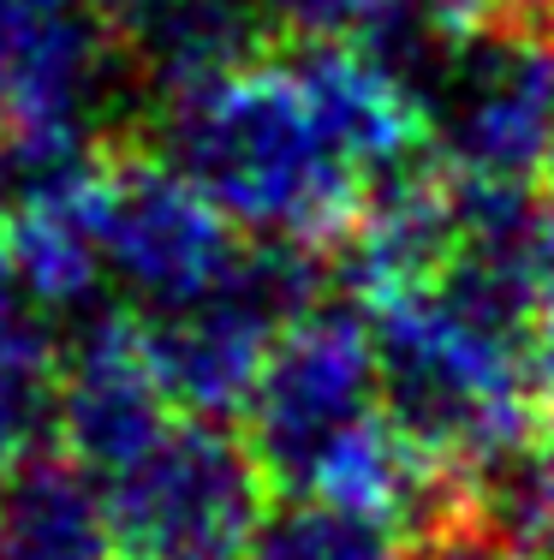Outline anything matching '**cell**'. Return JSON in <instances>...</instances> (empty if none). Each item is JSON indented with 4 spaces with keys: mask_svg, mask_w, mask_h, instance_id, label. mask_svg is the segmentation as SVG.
I'll use <instances>...</instances> for the list:
<instances>
[{
    "mask_svg": "<svg viewBox=\"0 0 554 560\" xmlns=\"http://www.w3.org/2000/svg\"><path fill=\"white\" fill-rule=\"evenodd\" d=\"M90 226L102 250V280L126 299L120 311L143 323H162L227 292L257 250V238H245L150 143H120V150L108 143L90 185Z\"/></svg>",
    "mask_w": 554,
    "mask_h": 560,
    "instance_id": "2",
    "label": "cell"
},
{
    "mask_svg": "<svg viewBox=\"0 0 554 560\" xmlns=\"http://www.w3.org/2000/svg\"><path fill=\"white\" fill-rule=\"evenodd\" d=\"M429 155L471 185H543L554 155V24L495 19L429 66Z\"/></svg>",
    "mask_w": 554,
    "mask_h": 560,
    "instance_id": "4",
    "label": "cell"
},
{
    "mask_svg": "<svg viewBox=\"0 0 554 560\" xmlns=\"http://www.w3.org/2000/svg\"><path fill=\"white\" fill-rule=\"evenodd\" d=\"M126 48L90 0H0V150L102 138Z\"/></svg>",
    "mask_w": 554,
    "mask_h": 560,
    "instance_id": "5",
    "label": "cell"
},
{
    "mask_svg": "<svg viewBox=\"0 0 554 560\" xmlns=\"http://www.w3.org/2000/svg\"><path fill=\"white\" fill-rule=\"evenodd\" d=\"M60 388V340L48 335L43 311L24 299H0V471L24 465L55 430Z\"/></svg>",
    "mask_w": 554,
    "mask_h": 560,
    "instance_id": "9",
    "label": "cell"
},
{
    "mask_svg": "<svg viewBox=\"0 0 554 560\" xmlns=\"http://www.w3.org/2000/svg\"><path fill=\"white\" fill-rule=\"evenodd\" d=\"M120 560H245L269 518V477L221 418H179L102 477Z\"/></svg>",
    "mask_w": 554,
    "mask_h": 560,
    "instance_id": "3",
    "label": "cell"
},
{
    "mask_svg": "<svg viewBox=\"0 0 554 560\" xmlns=\"http://www.w3.org/2000/svg\"><path fill=\"white\" fill-rule=\"evenodd\" d=\"M0 560H120L102 483L66 453L0 471Z\"/></svg>",
    "mask_w": 554,
    "mask_h": 560,
    "instance_id": "8",
    "label": "cell"
},
{
    "mask_svg": "<svg viewBox=\"0 0 554 560\" xmlns=\"http://www.w3.org/2000/svg\"><path fill=\"white\" fill-rule=\"evenodd\" d=\"M543 191L554 197V155H549V173H543Z\"/></svg>",
    "mask_w": 554,
    "mask_h": 560,
    "instance_id": "16",
    "label": "cell"
},
{
    "mask_svg": "<svg viewBox=\"0 0 554 560\" xmlns=\"http://www.w3.org/2000/svg\"><path fill=\"white\" fill-rule=\"evenodd\" d=\"M0 299H19V287H12V257H7V209H0Z\"/></svg>",
    "mask_w": 554,
    "mask_h": 560,
    "instance_id": "15",
    "label": "cell"
},
{
    "mask_svg": "<svg viewBox=\"0 0 554 560\" xmlns=\"http://www.w3.org/2000/svg\"><path fill=\"white\" fill-rule=\"evenodd\" d=\"M174 399L155 370L150 335L131 311H90L60 340V388H55V430L66 459L90 477H114L138 459L155 435L174 423Z\"/></svg>",
    "mask_w": 554,
    "mask_h": 560,
    "instance_id": "6",
    "label": "cell"
},
{
    "mask_svg": "<svg viewBox=\"0 0 554 560\" xmlns=\"http://www.w3.org/2000/svg\"><path fill=\"white\" fill-rule=\"evenodd\" d=\"M90 7L102 12V24H108L114 36H126L131 24H143L155 7H167V0H90Z\"/></svg>",
    "mask_w": 554,
    "mask_h": 560,
    "instance_id": "13",
    "label": "cell"
},
{
    "mask_svg": "<svg viewBox=\"0 0 554 560\" xmlns=\"http://www.w3.org/2000/svg\"><path fill=\"white\" fill-rule=\"evenodd\" d=\"M405 560H537L524 549H512V542H500L495 530L483 525H465V518H447V525H435L429 537H417Z\"/></svg>",
    "mask_w": 554,
    "mask_h": 560,
    "instance_id": "12",
    "label": "cell"
},
{
    "mask_svg": "<svg viewBox=\"0 0 554 560\" xmlns=\"http://www.w3.org/2000/svg\"><path fill=\"white\" fill-rule=\"evenodd\" d=\"M405 549L412 542L369 513L328 501H286L269 506L245 560H405Z\"/></svg>",
    "mask_w": 554,
    "mask_h": 560,
    "instance_id": "11",
    "label": "cell"
},
{
    "mask_svg": "<svg viewBox=\"0 0 554 560\" xmlns=\"http://www.w3.org/2000/svg\"><path fill=\"white\" fill-rule=\"evenodd\" d=\"M500 7H507L512 19H549L554 24V0H500Z\"/></svg>",
    "mask_w": 554,
    "mask_h": 560,
    "instance_id": "14",
    "label": "cell"
},
{
    "mask_svg": "<svg viewBox=\"0 0 554 560\" xmlns=\"http://www.w3.org/2000/svg\"><path fill=\"white\" fill-rule=\"evenodd\" d=\"M120 48L143 102H167L269 55L274 31L250 0H167L143 24H131Z\"/></svg>",
    "mask_w": 554,
    "mask_h": 560,
    "instance_id": "7",
    "label": "cell"
},
{
    "mask_svg": "<svg viewBox=\"0 0 554 560\" xmlns=\"http://www.w3.org/2000/svg\"><path fill=\"white\" fill-rule=\"evenodd\" d=\"M281 43H352L412 72L424 0H250Z\"/></svg>",
    "mask_w": 554,
    "mask_h": 560,
    "instance_id": "10",
    "label": "cell"
},
{
    "mask_svg": "<svg viewBox=\"0 0 554 560\" xmlns=\"http://www.w3.org/2000/svg\"><path fill=\"white\" fill-rule=\"evenodd\" d=\"M150 150L174 162L245 238L328 257L381 191L328 114L298 43L150 102Z\"/></svg>",
    "mask_w": 554,
    "mask_h": 560,
    "instance_id": "1",
    "label": "cell"
}]
</instances>
